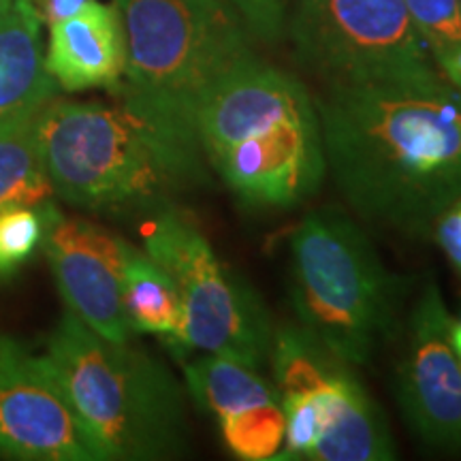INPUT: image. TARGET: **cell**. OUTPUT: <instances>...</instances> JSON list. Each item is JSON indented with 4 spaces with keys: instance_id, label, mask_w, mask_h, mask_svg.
Here are the masks:
<instances>
[{
    "instance_id": "cell-17",
    "label": "cell",
    "mask_w": 461,
    "mask_h": 461,
    "mask_svg": "<svg viewBox=\"0 0 461 461\" xmlns=\"http://www.w3.org/2000/svg\"><path fill=\"white\" fill-rule=\"evenodd\" d=\"M39 112L0 122V207L50 203L51 186L39 140Z\"/></svg>"
},
{
    "instance_id": "cell-26",
    "label": "cell",
    "mask_w": 461,
    "mask_h": 461,
    "mask_svg": "<svg viewBox=\"0 0 461 461\" xmlns=\"http://www.w3.org/2000/svg\"><path fill=\"white\" fill-rule=\"evenodd\" d=\"M459 3H461V0H459Z\"/></svg>"
},
{
    "instance_id": "cell-23",
    "label": "cell",
    "mask_w": 461,
    "mask_h": 461,
    "mask_svg": "<svg viewBox=\"0 0 461 461\" xmlns=\"http://www.w3.org/2000/svg\"><path fill=\"white\" fill-rule=\"evenodd\" d=\"M451 344H453L455 353H461V319L453 321V325H451Z\"/></svg>"
},
{
    "instance_id": "cell-19",
    "label": "cell",
    "mask_w": 461,
    "mask_h": 461,
    "mask_svg": "<svg viewBox=\"0 0 461 461\" xmlns=\"http://www.w3.org/2000/svg\"><path fill=\"white\" fill-rule=\"evenodd\" d=\"M414 26L431 54L461 43V3L459 0H403Z\"/></svg>"
},
{
    "instance_id": "cell-7",
    "label": "cell",
    "mask_w": 461,
    "mask_h": 461,
    "mask_svg": "<svg viewBox=\"0 0 461 461\" xmlns=\"http://www.w3.org/2000/svg\"><path fill=\"white\" fill-rule=\"evenodd\" d=\"M274 384L285 445L274 461H391L397 448L383 408L348 361L302 325L274 330Z\"/></svg>"
},
{
    "instance_id": "cell-5",
    "label": "cell",
    "mask_w": 461,
    "mask_h": 461,
    "mask_svg": "<svg viewBox=\"0 0 461 461\" xmlns=\"http://www.w3.org/2000/svg\"><path fill=\"white\" fill-rule=\"evenodd\" d=\"M113 7L126 48L113 96L199 149L201 99L224 73L255 56L241 17L227 0H113Z\"/></svg>"
},
{
    "instance_id": "cell-2",
    "label": "cell",
    "mask_w": 461,
    "mask_h": 461,
    "mask_svg": "<svg viewBox=\"0 0 461 461\" xmlns=\"http://www.w3.org/2000/svg\"><path fill=\"white\" fill-rule=\"evenodd\" d=\"M197 141L216 176L248 207L288 210L325 180L314 99L299 79L257 56L205 92Z\"/></svg>"
},
{
    "instance_id": "cell-9",
    "label": "cell",
    "mask_w": 461,
    "mask_h": 461,
    "mask_svg": "<svg viewBox=\"0 0 461 461\" xmlns=\"http://www.w3.org/2000/svg\"><path fill=\"white\" fill-rule=\"evenodd\" d=\"M297 60L325 86L438 77L403 0H297Z\"/></svg>"
},
{
    "instance_id": "cell-20",
    "label": "cell",
    "mask_w": 461,
    "mask_h": 461,
    "mask_svg": "<svg viewBox=\"0 0 461 461\" xmlns=\"http://www.w3.org/2000/svg\"><path fill=\"white\" fill-rule=\"evenodd\" d=\"M244 26L265 43L280 41L286 22V0H227Z\"/></svg>"
},
{
    "instance_id": "cell-13",
    "label": "cell",
    "mask_w": 461,
    "mask_h": 461,
    "mask_svg": "<svg viewBox=\"0 0 461 461\" xmlns=\"http://www.w3.org/2000/svg\"><path fill=\"white\" fill-rule=\"evenodd\" d=\"M184 378L194 403L216 419L233 457L267 461L280 453L286 434L285 411L276 384L265 380L258 367L207 353L184 366Z\"/></svg>"
},
{
    "instance_id": "cell-1",
    "label": "cell",
    "mask_w": 461,
    "mask_h": 461,
    "mask_svg": "<svg viewBox=\"0 0 461 461\" xmlns=\"http://www.w3.org/2000/svg\"><path fill=\"white\" fill-rule=\"evenodd\" d=\"M314 105L327 169L361 218L419 238L461 199V90L442 75L325 86Z\"/></svg>"
},
{
    "instance_id": "cell-6",
    "label": "cell",
    "mask_w": 461,
    "mask_h": 461,
    "mask_svg": "<svg viewBox=\"0 0 461 461\" xmlns=\"http://www.w3.org/2000/svg\"><path fill=\"white\" fill-rule=\"evenodd\" d=\"M288 286L299 325L350 366L370 363L393 336L402 280L338 207H319L299 222Z\"/></svg>"
},
{
    "instance_id": "cell-16",
    "label": "cell",
    "mask_w": 461,
    "mask_h": 461,
    "mask_svg": "<svg viewBox=\"0 0 461 461\" xmlns=\"http://www.w3.org/2000/svg\"><path fill=\"white\" fill-rule=\"evenodd\" d=\"M122 308L132 333L160 336L184 357V305L176 282L146 250L131 244L122 272Z\"/></svg>"
},
{
    "instance_id": "cell-12",
    "label": "cell",
    "mask_w": 461,
    "mask_h": 461,
    "mask_svg": "<svg viewBox=\"0 0 461 461\" xmlns=\"http://www.w3.org/2000/svg\"><path fill=\"white\" fill-rule=\"evenodd\" d=\"M41 248L68 312L105 339L129 342L132 331L122 308L129 241L84 218H65L56 212Z\"/></svg>"
},
{
    "instance_id": "cell-25",
    "label": "cell",
    "mask_w": 461,
    "mask_h": 461,
    "mask_svg": "<svg viewBox=\"0 0 461 461\" xmlns=\"http://www.w3.org/2000/svg\"><path fill=\"white\" fill-rule=\"evenodd\" d=\"M457 357H459V361H461V353H457Z\"/></svg>"
},
{
    "instance_id": "cell-8",
    "label": "cell",
    "mask_w": 461,
    "mask_h": 461,
    "mask_svg": "<svg viewBox=\"0 0 461 461\" xmlns=\"http://www.w3.org/2000/svg\"><path fill=\"white\" fill-rule=\"evenodd\" d=\"M141 238L182 297V353L205 350L261 367L272 350V316L255 288L218 258L203 230L167 205L143 224Z\"/></svg>"
},
{
    "instance_id": "cell-14",
    "label": "cell",
    "mask_w": 461,
    "mask_h": 461,
    "mask_svg": "<svg viewBox=\"0 0 461 461\" xmlns=\"http://www.w3.org/2000/svg\"><path fill=\"white\" fill-rule=\"evenodd\" d=\"M124 31L115 7L90 0L77 14L50 26L45 67L58 88L82 92L122 82Z\"/></svg>"
},
{
    "instance_id": "cell-4",
    "label": "cell",
    "mask_w": 461,
    "mask_h": 461,
    "mask_svg": "<svg viewBox=\"0 0 461 461\" xmlns=\"http://www.w3.org/2000/svg\"><path fill=\"white\" fill-rule=\"evenodd\" d=\"M43 357L101 461H157L188 453L184 391L146 350L105 339L67 310Z\"/></svg>"
},
{
    "instance_id": "cell-18",
    "label": "cell",
    "mask_w": 461,
    "mask_h": 461,
    "mask_svg": "<svg viewBox=\"0 0 461 461\" xmlns=\"http://www.w3.org/2000/svg\"><path fill=\"white\" fill-rule=\"evenodd\" d=\"M54 203L0 207V278L15 274L43 246Z\"/></svg>"
},
{
    "instance_id": "cell-21",
    "label": "cell",
    "mask_w": 461,
    "mask_h": 461,
    "mask_svg": "<svg viewBox=\"0 0 461 461\" xmlns=\"http://www.w3.org/2000/svg\"><path fill=\"white\" fill-rule=\"evenodd\" d=\"M434 235L448 263L461 274V199L442 212L434 224Z\"/></svg>"
},
{
    "instance_id": "cell-10",
    "label": "cell",
    "mask_w": 461,
    "mask_h": 461,
    "mask_svg": "<svg viewBox=\"0 0 461 461\" xmlns=\"http://www.w3.org/2000/svg\"><path fill=\"white\" fill-rule=\"evenodd\" d=\"M440 288L428 282L408 319L397 367V402L412 434L438 451L461 453V361Z\"/></svg>"
},
{
    "instance_id": "cell-24",
    "label": "cell",
    "mask_w": 461,
    "mask_h": 461,
    "mask_svg": "<svg viewBox=\"0 0 461 461\" xmlns=\"http://www.w3.org/2000/svg\"><path fill=\"white\" fill-rule=\"evenodd\" d=\"M11 5H14V0H0V14H3V11H7Z\"/></svg>"
},
{
    "instance_id": "cell-3",
    "label": "cell",
    "mask_w": 461,
    "mask_h": 461,
    "mask_svg": "<svg viewBox=\"0 0 461 461\" xmlns=\"http://www.w3.org/2000/svg\"><path fill=\"white\" fill-rule=\"evenodd\" d=\"M54 194L101 214L158 212L207 180L203 154L124 103L54 99L39 118Z\"/></svg>"
},
{
    "instance_id": "cell-11",
    "label": "cell",
    "mask_w": 461,
    "mask_h": 461,
    "mask_svg": "<svg viewBox=\"0 0 461 461\" xmlns=\"http://www.w3.org/2000/svg\"><path fill=\"white\" fill-rule=\"evenodd\" d=\"M0 455L28 461H101L43 355L20 342L0 355Z\"/></svg>"
},
{
    "instance_id": "cell-22",
    "label": "cell",
    "mask_w": 461,
    "mask_h": 461,
    "mask_svg": "<svg viewBox=\"0 0 461 461\" xmlns=\"http://www.w3.org/2000/svg\"><path fill=\"white\" fill-rule=\"evenodd\" d=\"M20 3L26 5L28 11L37 17L39 24L54 26L56 22L77 14L90 0H20Z\"/></svg>"
},
{
    "instance_id": "cell-15",
    "label": "cell",
    "mask_w": 461,
    "mask_h": 461,
    "mask_svg": "<svg viewBox=\"0 0 461 461\" xmlns=\"http://www.w3.org/2000/svg\"><path fill=\"white\" fill-rule=\"evenodd\" d=\"M39 31L41 24L20 0L0 14V122L56 99L58 84L45 67Z\"/></svg>"
}]
</instances>
